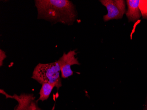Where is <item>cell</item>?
<instances>
[{"label":"cell","mask_w":147,"mask_h":110,"mask_svg":"<svg viewBox=\"0 0 147 110\" xmlns=\"http://www.w3.org/2000/svg\"><path fill=\"white\" fill-rule=\"evenodd\" d=\"M140 0H127L126 1L128 6V10L125 12L129 21L138 20L140 18L142 14L139 9Z\"/></svg>","instance_id":"6"},{"label":"cell","mask_w":147,"mask_h":110,"mask_svg":"<svg viewBox=\"0 0 147 110\" xmlns=\"http://www.w3.org/2000/svg\"><path fill=\"white\" fill-rule=\"evenodd\" d=\"M76 55V53L75 50L70 51L67 53H64L62 57L57 61L61 69L62 78H67L73 74V72L71 69V66L80 65L77 58L75 57Z\"/></svg>","instance_id":"5"},{"label":"cell","mask_w":147,"mask_h":110,"mask_svg":"<svg viewBox=\"0 0 147 110\" xmlns=\"http://www.w3.org/2000/svg\"><path fill=\"white\" fill-rule=\"evenodd\" d=\"M61 69L57 61L50 63H39L34 68L32 78L41 84L48 83L59 90L62 86Z\"/></svg>","instance_id":"2"},{"label":"cell","mask_w":147,"mask_h":110,"mask_svg":"<svg viewBox=\"0 0 147 110\" xmlns=\"http://www.w3.org/2000/svg\"><path fill=\"white\" fill-rule=\"evenodd\" d=\"M145 110H147V107H146V109H145Z\"/></svg>","instance_id":"10"},{"label":"cell","mask_w":147,"mask_h":110,"mask_svg":"<svg viewBox=\"0 0 147 110\" xmlns=\"http://www.w3.org/2000/svg\"><path fill=\"white\" fill-rule=\"evenodd\" d=\"M42 88L39 92L40 97L37 100V102L39 101H44L47 100L49 97L53 89L55 87L54 85L48 83H42Z\"/></svg>","instance_id":"7"},{"label":"cell","mask_w":147,"mask_h":110,"mask_svg":"<svg viewBox=\"0 0 147 110\" xmlns=\"http://www.w3.org/2000/svg\"><path fill=\"white\" fill-rule=\"evenodd\" d=\"M38 19L52 24L61 23L71 25L75 22L77 12L71 1L68 0H35Z\"/></svg>","instance_id":"1"},{"label":"cell","mask_w":147,"mask_h":110,"mask_svg":"<svg viewBox=\"0 0 147 110\" xmlns=\"http://www.w3.org/2000/svg\"><path fill=\"white\" fill-rule=\"evenodd\" d=\"M101 4L106 7L107 14L103 17L105 22L110 20H118L123 18L125 12V2L123 0H101Z\"/></svg>","instance_id":"3"},{"label":"cell","mask_w":147,"mask_h":110,"mask_svg":"<svg viewBox=\"0 0 147 110\" xmlns=\"http://www.w3.org/2000/svg\"><path fill=\"white\" fill-rule=\"evenodd\" d=\"M1 93L5 95L6 98H12L16 100L18 105L16 107L14 110H41L37 105L38 102L35 100L33 94L22 93L19 95L14 94L11 96L1 89Z\"/></svg>","instance_id":"4"},{"label":"cell","mask_w":147,"mask_h":110,"mask_svg":"<svg viewBox=\"0 0 147 110\" xmlns=\"http://www.w3.org/2000/svg\"><path fill=\"white\" fill-rule=\"evenodd\" d=\"M139 9L141 14L144 19L147 18V0H141L140 1Z\"/></svg>","instance_id":"8"},{"label":"cell","mask_w":147,"mask_h":110,"mask_svg":"<svg viewBox=\"0 0 147 110\" xmlns=\"http://www.w3.org/2000/svg\"><path fill=\"white\" fill-rule=\"evenodd\" d=\"M6 58V55L5 52L2 51L1 49L0 50V66H2L3 64V61Z\"/></svg>","instance_id":"9"}]
</instances>
